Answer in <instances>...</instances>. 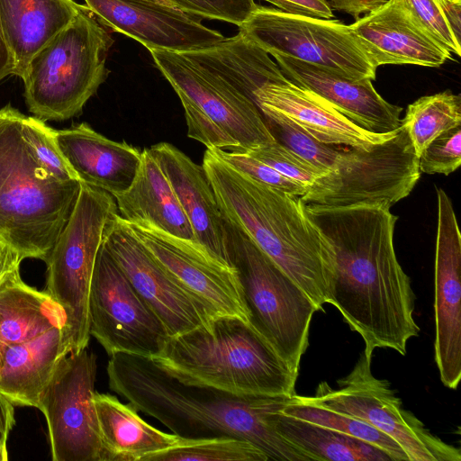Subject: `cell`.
Instances as JSON below:
<instances>
[{"mask_svg": "<svg viewBox=\"0 0 461 461\" xmlns=\"http://www.w3.org/2000/svg\"><path fill=\"white\" fill-rule=\"evenodd\" d=\"M418 23L450 53L461 55V42L454 36L438 0H403Z\"/></svg>", "mask_w": 461, "mask_h": 461, "instance_id": "39", "label": "cell"}, {"mask_svg": "<svg viewBox=\"0 0 461 461\" xmlns=\"http://www.w3.org/2000/svg\"><path fill=\"white\" fill-rule=\"evenodd\" d=\"M285 177L308 188L324 171L302 158L276 140L248 151Z\"/></svg>", "mask_w": 461, "mask_h": 461, "instance_id": "35", "label": "cell"}, {"mask_svg": "<svg viewBox=\"0 0 461 461\" xmlns=\"http://www.w3.org/2000/svg\"><path fill=\"white\" fill-rule=\"evenodd\" d=\"M23 113L0 109V237L24 258L47 260L77 199L81 182L54 177L22 130Z\"/></svg>", "mask_w": 461, "mask_h": 461, "instance_id": "5", "label": "cell"}, {"mask_svg": "<svg viewBox=\"0 0 461 461\" xmlns=\"http://www.w3.org/2000/svg\"><path fill=\"white\" fill-rule=\"evenodd\" d=\"M149 150L171 185L196 240L230 266L225 247L224 218L203 166L167 142L155 144Z\"/></svg>", "mask_w": 461, "mask_h": 461, "instance_id": "22", "label": "cell"}, {"mask_svg": "<svg viewBox=\"0 0 461 461\" xmlns=\"http://www.w3.org/2000/svg\"><path fill=\"white\" fill-rule=\"evenodd\" d=\"M332 11H341L356 20L383 4L385 0H322Z\"/></svg>", "mask_w": 461, "mask_h": 461, "instance_id": "41", "label": "cell"}, {"mask_svg": "<svg viewBox=\"0 0 461 461\" xmlns=\"http://www.w3.org/2000/svg\"><path fill=\"white\" fill-rule=\"evenodd\" d=\"M97 21L145 46L148 50L185 51L219 41L223 35L200 19L155 0H85Z\"/></svg>", "mask_w": 461, "mask_h": 461, "instance_id": "18", "label": "cell"}, {"mask_svg": "<svg viewBox=\"0 0 461 461\" xmlns=\"http://www.w3.org/2000/svg\"><path fill=\"white\" fill-rule=\"evenodd\" d=\"M58 327L66 328L62 307L46 291L25 284L19 269L0 282V344L28 341Z\"/></svg>", "mask_w": 461, "mask_h": 461, "instance_id": "28", "label": "cell"}, {"mask_svg": "<svg viewBox=\"0 0 461 461\" xmlns=\"http://www.w3.org/2000/svg\"><path fill=\"white\" fill-rule=\"evenodd\" d=\"M262 114L277 142L324 172L333 166L342 147L319 141L282 116L270 113Z\"/></svg>", "mask_w": 461, "mask_h": 461, "instance_id": "33", "label": "cell"}, {"mask_svg": "<svg viewBox=\"0 0 461 461\" xmlns=\"http://www.w3.org/2000/svg\"><path fill=\"white\" fill-rule=\"evenodd\" d=\"M88 315L90 335L110 357L126 353L152 357L169 339L162 321L132 286L104 241L94 266Z\"/></svg>", "mask_w": 461, "mask_h": 461, "instance_id": "13", "label": "cell"}, {"mask_svg": "<svg viewBox=\"0 0 461 461\" xmlns=\"http://www.w3.org/2000/svg\"><path fill=\"white\" fill-rule=\"evenodd\" d=\"M420 172L449 175L461 163V124L434 138L418 158Z\"/></svg>", "mask_w": 461, "mask_h": 461, "instance_id": "36", "label": "cell"}, {"mask_svg": "<svg viewBox=\"0 0 461 461\" xmlns=\"http://www.w3.org/2000/svg\"><path fill=\"white\" fill-rule=\"evenodd\" d=\"M155 1H158V2H161V3H164V4H167L168 5L167 3H166L164 0H155ZM171 6V5H170Z\"/></svg>", "mask_w": 461, "mask_h": 461, "instance_id": "47", "label": "cell"}, {"mask_svg": "<svg viewBox=\"0 0 461 461\" xmlns=\"http://www.w3.org/2000/svg\"><path fill=\"white\" fill-rule=\"evenodd\" d=\"M149 51L181 101L189 138L234 152L276 140L256 102L191 50Z\"/></svg>", "mask_w": 461, "mask_h": 461, "instance_id": "6", "label": "cell"}, {"mask_svg": "<svg viewBox=\"0 0 461 461\" xmlns=\"http://www.w3.org/2000/svg\"><path fill=\"white\" fill-rule=\"evenodd\" d=\"M22 130L36 158L54 177L62 181H79L58 145L56 130L34 115L24 114Z\"/></svg>", "mask_w": 461, "mask_h": 461, "instance_id": "34", "label": "cell"}, {"mask_svg": "<svg viewBox=\"0 0 461 461\" xmlns=\"http://www.w3.org/2000/svg\"><path fill=\"white\" fill-rule=\"evenodd\" d=\"M117 214L111 194L81 183L70 216L45 261L46 292L65 312L70 353L87 348L94 266L107 226Z\"/></svg>", "mask_w": 461, "mask_h": 461, "instance_id": "9", "label": "cell"}, {"mask_svg": "<svg viewBox=\"0 0 461 461\" xmlns=\"http://www.w3.org/2000/svg\"><path fill=\"white\" fill-rule=\"evenodd\" d=\"M125 223L154 258L206 308L212 319L235 317L249 322L239 277L231 266L219 260L197 241L155 227Z\"/></svg>", "mask_w": 461, "mask_h": 461, "instance_id": "15", "label": "cell"}, {"mask_svg": "<svg viewBox=\"0 0 461 461\" xmlns=\"http://www.w3.org/2000/svg\"><path fill=\"white\" fill-rule=\"evenodd\" d=\"M104 241L132 286L162 321L169 338L212 319L206 308L154 258L119 214L109 222Z\"/></svg>", "mask_w": 461, "mask_h": 461, "instance_id": "16", "label": "cell"}, {"mask_svg": "<svg viewBox=\"0 0 461 461\" xmlns=\"http://www.w3.org/2000/svg\"><path fill=\"white\" fill-rule=\"evenodd\" d=\"M282 412L368 443L384 451L392 461H409L399 444L384 432L351 415L315 404L306 396L294 394Z\"/></svg>", "mask_w": 461, "mask_h": 461, "instance_id": "30", "label": "cell"}, {"mask_svg": "<svg viewBox=\"0 0 461 461\" xmlns=\"http://www.w3.org/2000/svg\"><path fill=\"white\" fill-rule=\"evenodd\" d=\"M56 140L81 183L112 195L126 191L132 184L141 160L137 148L112 140L86 122L56 130Z\"/></svg>", "mask_w": 461, "mask_h": 461, "instance_id": "23", "label": "cell"}, {"mask_svg": "<svg viewBox=\"0 0 461 461\" xmlns=\"http://www.w3.org/2000/svg\"><path fill=\"white\" fill-rule=\"evenodd\" d=\"M169 5L198 19H212L238 27L258 6L254 0H164Z\"/></svg>", "mask_w": 461, "mask_h": 461, "instance_id": "37", "label": "cell"}, {"mask_svg": "<svg viewBox=\"0 0 461 461\" xmlns=\"http://www.w3.org/2000/svg\"><path fill=\"white\" fill-rule=\"evenodd\" d=\"M459 124L461 96L449 90L421 96L409 104L401 120L418 158L434 138Z\"/></svg>", "mask_w": 461, "mask_h": 461, "instance_id": "31", "label": "cell"}, {"mask_svg": "<svg viewBox=\"0 0 461 461\" xmlns=\"http://www.w3.org/2000/svg\"><path fill=\"white\" fill-rule=\"evenodd\" d=\"M434 354L442 384L456 389L461 379V234L448 195L437 188Z\"/></svg>", "mask_w": 461, "mask_h": 461, "instance_id": "17", "label": "cell"}, {"mask_svg": "<svg viewBox=\"0 0 461 461\" xmlns=\"http://www.w3.org/2000/svg\"><path fill=\"white\" fill-rule=\"evenodd\" d=\"M94 404L102 447L101 461H147L176 445L181 437L145 421L131 403L95 392Z\"/></svg>", "mask_w": 461, "mask_h": 461, "instance_id": "27", "label": "cell"}, {"mask_svg": "<svg viewBox=\"0 0 461 461\" xmlns=\"http://www.w3.org/2000/svg\"><path fill=\"white\" fill-rule=\"evenodd\" d=\"M7 460H8L7 447L0 445V461H7Z\"/></svg>", "mask_w": 461, "mask_h": 461, "instance_id": "46", "label": "cell"}, {"mask_svg": "<svg viewBox=\"0 0 461 461\" xmlns=\"http://www.w3.org/2000/svg\"><path fill=\"white\" fill-rule=\"evenodd\" d=\"M349 26L376 68H438L451 59V53L418 23L403 0H385Z\"/></svg>", "mask_w": 461, "mask_h": 461, "instance_id": "19", "label": "cell"}, {"mask_svg": "<svg viewBox=\"0 0 461 461\" xmlns=\"http://www.w3.org/2000/svg\"><path fill=\"white\" fill-rule=\"evenodd\" d=\"M96 356L87 348L61 359L38 409L48 424L54 461H101L94 404Z\"/></svg>", "mask_w": 461, "mask_h": 461, "instance_id": "14", "label": "cell"}, {"mask_svg": "<svg viewBox=\"0 0 461 461\" xmlns=\"http://www.w3.org/2000/svg\"><path fill=\"white\" fill-rule=\"evenodd\" d=\"M419 160L406 131L369 147H342L333 166L301 196L328 207L384 205L408 196L420 179Z\"/></svg>", "mask_w": 461, "mask_h": 461, "instance_id": "10", "label": "cell"}, {"mask_svg": "<svg viewBox=\"0 0 461 461\" xmlns=\"http://www.w3.org/2000/svg\"><path fill=\"white\" fill-rule=\"evenodd\" d=\"M106 372L112 391L181 438H240L269 460L311 461L276 427L277 414L293 396H240L186 384L150 357L126 353L111 356Z\"/></svg>", "mask_w": 461, "mask_h": 461, "instance_id": "2", "label": "cell"}, {"mask_svg": "<svg viewBox=\"0 0 461 461\" xmlns=\"http://www.w3.org/2000/svg\"><path fill=\"white\" fill-rule=\"evenodd\" d=\"M113 40L86 5L37 52L22 77L29 112L47 121L81 113L109 74Z\"/></svg>", "mask_w": 461, "mask_h": 461, "instance_id": "7", "label": "cell"}, {"mask_svg": "<svg viewBox=\"0 0 461 461\" xmlns=\"http://www.w3.org/2000/svg\"><path fill=\"white\" fill-rule=\"evenodd\" d=\"M278 8V10L296 15L331 19L333 11L322 0H263Z\"/></svg>", "mask_w": 461, "mask_h": 461, "instance_id": "40", "label": "cell"}, {"mask_svg": "<svg viewBox=\"0 0 461 461\" xmlns=\"http://www.w3.org/2000/svg\"><path fill=\"white\" fill-rule=\"evenodd\" d=\"M261 113L282 116L321 142L346 147H369L393 138L398 130L376 133L357 125L327 100L289 79L269 83L255 93Z\"/></svg>", "mask_w": 461, "mask_h": 461, "instance_id": "20", "label": "cell"}, {"mask_svg": "<svg viewBox=\"0 0 461 461\" xmlns=\"http://www.w3.org/2000/svg\"><path fill=\"white\" fill-rule=\"evenodd\" d=\"M252 442L240 438L215 436L185 438L147 461H268Z\"/></svg>", "mask_w": 461, "mask_h": 461, "instance_id": "32", "label": "cell"}, {"mask_svg": "<svg viewBox=\"0 0 461 461\" xmlns=\"http://www.w3.org/2000/svg\"><path fill=\"white\" fill-rule=\"evenodd\" d=\"M70 354L67 329L16 344H0V391L17 406L38 408L59 362Z\"/></svg>", "mask_w": 461, "mask_h": 461, "instance_id": "24", "label": "cell"}, {"mask_svg": "<svg viewBox=\"0 0 461 461\" xmlns=\"http://www.w3.org/2000/svg\"><path fill=\"white\" fill-rule=\"evenodd\" d=\"M227 256L241 286L249 323L298 373L316 306L240 229L224 219Z\"/></svg>", "mask_w": 461, "mask_h": 461, "instance_id": "8", "label": "cell"}, {"mask_svg": "<svg viewBox=\"0 0 461 461\" xmlns=\"http://www.w3.org/2000/svg\"><path fill=\"white\" fill-rule=\"evenodd\" d=\"M305 208L334 250L327 303L361 336L365 348H391L404 356L420 328L413 318L411 279L394 250L397 216L384 205Z\"/></svg>", "mask_w": 461, "mask_h": 461, "instance_id": "1", "label": "cell"}, {"mask_svg": "<svg viewBox=\"0 0 461 461\" xmlns=\"http://www.w3.org/2000/svg\"><path fill=\"white\" fill-rule=\"evenodd\" d=\"M202 166L223 218L293 279L318 311L322 310L334 276V250L301 197L250 178L214 149H206Z\"/></svg>", "mask_w": 461, "mask_h": 461, "instance_id": "3", "label": "cell"}, {"mask_svg": "<svg viewBox=\"0 0 461 461\" xmlns=\"http://www.w3.org/2000/svg\"><path fill=\"white\" fill-rule=\"evenodd\" d=\"M456 41L461 42V0H438Z\"/></svg>", "mask_w": 461, "mask_h": 461, "instance_id": "44", "label": "cell"}, {"mask_svg": "<svg viewBox=\"0 0 461 461\" xmlns=\"http://www.w3.org/2000/svg\"><path fill=\"white\" fill-rule=\"evenodd\" d=\"M14 403L0 391V445L6 447L11 429L14 425Z\"/></svg>", "mask_w": 461, "mask_h": 461, "instance_id": "43", "label": "cell"}, {"mask_svg": "<svg viewBox=\"0 0 461 461\" xmlns=\"http://www.w3.org/2000/svg\"><path fill=\"white\" fill-rule=\"evenodd\" d=\"M152 361L178 381L240 396H294L298 373L249 323L217 317L171 337Z\"/></svg>", "mask_w": 461, "mask_h": 461, "instance_id": "4", "label": "cell"}, {"mask_svg": "<svg viewBox=\"0 0 461 461\" xmlns=\"http://www.w3.org/2000/svg\"><path fill=\"white\" fill-rule=\"evenodd\" d=\"M239 32L271 56L293 58L352 79H375L377 68L339 20L290 14L257 6Z\"/></svg>", "mask_w": 461, "mask_h": 461, "instance_id": "12", "label": "cell"}, {"mask_svg": "<svg viewBox=\"0 0 461 461\" xmlns=\"http://www.w3.org/2000/svg\"><path fill=\"white\" fill-rule=\"evenodd\" d=\"M13 59L5 41L0 23V82L7 77L13 76Z\"/></svg>", "mask_w": 461, "mask_h": 461, "instance_id": "45", "label": "cell"}, {"mask_svg": "<svg viewBox=\"0 0 461 461\" xmlns=\"http://www.w3.org/2000/svg\"><path fill=\"white\" fill-rule=\"evenodd\" d=\"M23 258L5 240L0 237V282L11 272L19 269Z\"/></svg>", "mask_w": 461, "mask_h": 461, "instance_id": "42", "label": "cell"}, {"mask_svg": "<svg viewBox=\"0 0 461 461\" xmlns=\"http://www.w3.org/2000/svg\"><path fill=\"white\" fill-rule=\"evenodd\" d=\"M278 432L301 448L311 460L392 461L381 449L357 438L321 427L282 411L276 416Z\"/></svg>", "mask_w": 461, "mask_h": 461, "instance_id": "29", "label": "cell"}, {"mask_svg": "<svg viewBox=\"0 0 461 461\" xmlns=\"http://www.w3.org/2000/svg\"><path fill=\"white\" fill-rule=\"evenodd\" d=\"M214 150L230 167L271 188L300 197L307 190L305 186L285 177L270 166L255 158L247 152Z\"/></svg>", "mask_w": 461, "mask_h": 461, "instance_id": "38", "label": "cell"}, {"mask_svg": "<svg viewBox=\"0 0 461 461\" xmlns=\"http://www.w3.org/2000/svg\"><path fill=\"white\" fill-rule=\"evenodd\" d=\"M374 350L365 348L338 388L321 383L312 402L362 420L384 432L404 450L409 461H460V449L433 435L411 411L390 383L371 371Z\"/></svg>", "mask_w": 461, "mask_h": 461, "instance_id": "11", "label": "cell"}, {"mask_svg": "<svg viewBox=\"0 0 461 461\" xmlns=\"http://www.w3.org/2000/svg\"><path fill=\"white\" fill-rule=\"evenodd\" d=\"M84 7L74 0H0V23L13 76L23 77L33 58Z\"/></svg>", "mask_w": 461, "mask_h": 461, "instance_id": "25", "label": "cell"}, {"mask_svg": "<svg viewBox=\"0 0 461 461\" xmlns=\"http://www.w3.org/2000/svg\"><path fill=\"white\" fill-rule=\"evenodd\" d=\"M273 57L287 79L319 95L361 128L386 133L401 126L402 108L385 101L371 79H352L293 58Z\"/></svg>", "mask_w": 461, "mask_h": 461, "instance_id": "21", "label": "cell"}, {"mask_svg": "<svg viewBox=\"0 0 461 461\" xmlns=\"http://www.w3.org/2000/svg\"><path fill=\"white\" fill-rule=\"evenodd\" d=\"M113 196L119 216L126 222L197 241L171 185L149 149L141 151L140 165L130 187Z\"/></svg>", "mask_w": 461, "mask_h": 461, "instance_id": "26", "label": "cell"}]
</instances>
